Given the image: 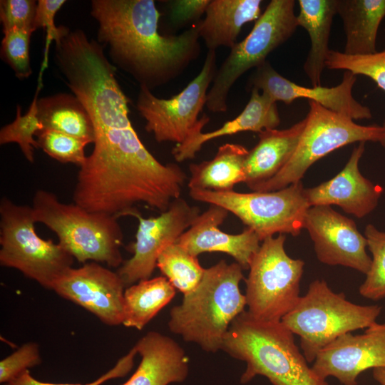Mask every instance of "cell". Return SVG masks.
I'll return each mask as SVG.
<instances>
[{
    "mask_svg": "<svg viewBox=\"0 0 385 385\" xmlns=\"http://www.w3.org/2000/svg\"><path fill=\"white\" fill-rule=\"evenodd\" d=\"M37 1L34 0H1L0 20L3 32L13 28L35 31L34 22Z\"/></svg>",
    "mask_w": 385,
    "mask_h": 385,
    "instance_id": "obj_37",
    "label": "cell"
},
{
    "mask_svg": "<svg viewBox=\"0 0 385 385\" xmlns=\"http://www.w3.org/2000/svg\"><path fill=\"white\" fill-rule=\"evenodd\" d=\"M125 287L116 272L90 262L68 270L52 290L89 311L105 324L118 326L123 321Z\"/></svg>",
    "mask_w": 385,
    "mask_h": 385,
    "instance_id": "obj_15",
    "label": "cell"
},
{
    "mask_svg": "<svg viewBox=\"0 0 385 385\" xmlns=\"http://www.w3.org/2000/svg\"><path fill=\"white\" fill-rule=\"evenodd\" d=\"M381 307L359 305L336 293L324 280L310 283L307 293L281 322L299 336L300 346L308 362L340 336L376 323Z\"/></svg>",
    "mask_w": 385,
    "mask_h": 385,
    "instance_id": "obj_6",
    "label": "cell"
},
{
    "mask_svg": "<svg viewBox=\"0 0 385 385\" xmlns=\"http://www.w3.org/2000/svg\"><path fill=\"white\" fill-rule=\"evenodd\" d=\"M371 262L366 279L359 289L364 298L379 300L385 298V232L369 224L364 230Z\"/></svg>",
    "mask_w": 385,
    "mask_h": 385,
    "instance_id": "obj_31",
    "label": "cell"
},
{
    "mask_svg": "<svg viewBox=\"0 0 385 385\" xmlns=\"http://www.w3.org/2000/svg\"><path fill=\"white\" fill-rule=\"evenodd\" d=\"M35 223L31 207L1 197L0 265L52 290L55 282L73 267L74 257L58 243L39 237Z\"/></svg>",
    "mask_w": 385,
    "mask_h": 385,
    "instance_id": "obj_7",
    "label": "cell"
},
{
    "mask_svg": "<svg viewBox=\"0 0 385 385\" xmlns=\"http://www.w3.org/2000/svg\"><path fill=\"white\" fill-rule=\"evenodd\" d=\"M36 137L38 148L51 158L79 168L84 164L87 157L85 148L90 141L46 128L40 130Z\"/></svg>",
    "mask_w": 385,
    "mask_h": 385,
    "instance_id": "obj_33",
    "label": "cell"
},
{
    "mask_svg": "<svg viewBox=\"0 0 385 385\" xmlns=\"http://www.w3.org/2000/svg\"><path fill=\"white\" fill-rule=\"evenodd\" d=\"M229 212L222 207L210 205L200 213L176 243L197 257L204 252L225 253L243 270H248L261 240L251 229L246 227L239 234H229L219 228Z\"/></svg>",
    "mask_w": 385,
    "mask_h": 385,
    "instance_id": "obj_19",
    "label": "cell"
},
{
    "mask_svg": "<svg viewBox=\"0 0 385 385\" xmlns=\"http://www.w3.org/2000/svg\"><path fill=\"white\" fill-rule=\"evenodd\" d=\"M325 65L329 69L367 76L385 91V50L363 56H351L330 50Z\"/></svg>",
    "mask_w": 385,
    "mask_h": 385,
    "instance_id": "obj_32",
    "label": "cell"
},
{
    "mask_svg": "<svg viewBox=\"0 0 385 385\" xmlns=\"http://www.w3.org/2000/svg\"><path fill=\"white\" fill-rule=\"evenodd\" d=\"M36 222L55 233L61 245L81 263L87 261L120 267L123 233L117 217L89 212L75 203H65L48 190L36 191L32 206Z\"/></svg>",
    "mask_w": 385,
    "mask_h": 385,
    "instance_id": "obj_5",
    "label": "cell"
},
{
    "mask_svg": "<svg viewBox=\"0 0 385 385\" xmlns=\"http://www.w3.org/2000/svg\"><path fill=\"white\" fill-rule=\"evenodd\" d=\"M41 362L38 345L35 342H27L1 361L0 382L6 384Z\"/></svg>",
    "mask_w": 385,
    "mask_h": 385,
    "instance_id": "obj_36",
    "label": "cell"
},
{
    "mask_svg": "<svg viewBox=\"0 0 385 385\" xmlns=\"http://www.w3.org/2000/svg\"><path fill=\"white\" fill-rule=\"evenodd\" d=\"M242 270L237 262L228 264L224 260L205 268L197 287L171 309L170 332L207 352L221 349L232 322L247 306L240 289L245 279Z\"/></svg>",
    "mask_w": 385,
    "mask_h": 385,
    "instance_id": "obj_4",
    "label": "cell"
},
{
    "mask_svg": "<svg viewBox=\"0 0 385 385\" xmlns=\"http://www.w3.org/2000/svg\"><path fill=\"white\" fill-rule=\"evenodd\" d=\"M373 377L380 385H385V367L374 369Z\"/></svg>",
    "mask_w": 385,
    "mask_h": 385,
    "instance_id": "obj_40",
    "label": "cell"
},
{
    "mask_svg": "<svg viewBox=\"0 0 385 385\" xmlns=\"http://www.w3.org/2000/svg\"><path fill=\"white\" fill-rule=\"evenodd\" d=\"M383 126L385 128V120H384V122ZM384 147H385V143H384Z\"/></svg>",
    "mask_w": 385,
    "mask_h": 385,
    "instance_id": "obj_41",
    "label": "cell"
},
{
    "mask_svg": "<svg viewBox=\"0 0 385 385\" xmlns=\"http://www.w3.org/2000/svg\"><path fill=\"white\" fill-rule=\"evenodd\" d=\"M280 124L276 102L256 88H252L251 96L243 111L234 119L225 122L219 128L202 133L195 130L186 140L176 145L172 154L177 162L192 159L205 143L213 139L232 135L244 131L260 133L275 129Z\"/></svg>",
    "mask_w": 385,
    "mask_h": 385,
    "instance_id": "obj_21",
    "label": "cell"
},
{
    "mask_svg": "<svg viewBox=\"0 0 385 385\" xmlns=\"http://www.w3.org/2000/svg\"><path fill=\"white\" fill-rule=\"evenodd\" d=\"M97 41L114 64L150 90L178 77L200 53L196 24L174 36L159 33L153 0H93Z\"/></svg>",
    "mask_w": 385,
    "mask_h": 385,
    "instance_id": "obj_2",
    "label": "cell"
},
{
    "mask_svg": "<svg viewBox=\"0 0 385 385\" xmlns=\"http://www.w3.org/2000/svg\"><path fill=\"white\" fill-rule=\"evenodd\" d=\"M302 180L274 191L240 192L190 190L196 201L223 207L252 230L261 242L275 234L297 236L311 207Z\"/></svg>",
    "mask_w": 385,
    "mask_h": 385,
    "instance_id": "obj_9",
    "label": "cell"
},
{
    "mask_svg": "<svg viewBox=\"0 0 385 385\" xmlns=\"http://www.w3.org/2000/svg\"><path fill=\"white\" fill-rule=\"evenodd\" d=\"M306 124L292 158L273 178L250 188L252 191L267 192L282 189L302 180L309 167L334 150L355 142L385 143V128L361 125L346 116L331 111L308 101Z\"/></svg>",
    "mask_w": 385,
    "mask_h": 385,
    "instance_id": "obj_8",
    "label": "cell"
},
{
    "mask_svg": "<svg viewBox=\"0 0 385 385\" xmlns=\"http://www.w3.org/2000/svg\"><path fill=\"white\" fill-rule=\"evenodd\" d=\"M210 0L170 1V19L175 26H183L195 20L205 13Z\"/></svg>",
    "mask_w": 385,
    "mask_h": 385,
    "instance_id": "obj_39",
    "label": "cell"
},
{
    "mask_svg": "<svg viewBox=\"0 0 385 385\" xmlns=\"http://www.w3.org/2000/svg\"><path fill=\"white\" fill-rule=\"evenodd\" d=\"M34 32L29 29L13 28L4 31L0 56L19 79L29 78L32 73L29 56L31 36Z\"/></svg>",
    "mask_w": 385,
    "mask_h": 385,
    "instance_id": "obj_34",
    "label": "cell"
},
{
    "mask_svg": "<svg viewBox=\"0 0 385 385\" xmlns=\"http://www.w3.org/2000/svg\"><path fill=\"white\" fill-rule=\"evenodd\" d=\"M356 76L345 71L339 84L334 87H304L280 75L266 61L251 74L248 83L268 96L272 101L290 104L299 98L314 101L325 108L352 120L370 119L371 111L353 96Z\"/></svg>",
    "mask_w": 385,
    "mask_h": 385,
    "instance_id": "obj_16",
    "label": "cell"
},
{
    "mask_svg": "<svg viewBox=\"0 0 385 385\" xmlns=\"http://www.w3.org/2000/svg\"><path fill=\"white\" fill-rule=\"evenodd\" d=\"M248 150L242 145H220L214 158L189 165V190L227 192L245 183V161Z\"/></svg>",
    "mask_w": 385,
    "mask_h": 385,
    "instance_id": "obj_26",
    "label": "cell"
},
{
    "mask_svg": "<svg viewBox=\"0 0 385 385\" xmlns=\"http://www.w3.org/2000/svg\"><path fill=\"white\" fill-rule=\"evenodd\" d=\"M175 288L163 276L138 282L123 294V321L127 327L143 329L175 297Z\"/></svg>",
    "mask_w": 385,
    "mask_h": 385,
    "instance_id": "obj_28",
    "label": "cell"
},
{
    "mask_svg": "<svg viewBox=\"0 0 385 385\" xmlns=\"http://www.w3.org/2000/svg\"><path fill=\"white\" fill-rule=\"evenodd\" d=\"M294 0H272L250 34L236 43L217 68L208 91L206 107L214 113L227 111V97L236 81L251 68H256L267 56L286 42L299 26Z\"/></svg>",
    "mask_w": 385,
    "mask_h": 385,
    "instance_id": "obj_10",
    "label": "cell"
},
{
    "mask_svg": "<svg viewBox=\"0 0 385 385\" xmlns=\"http://www.w3.org/2000/svg\"><path fill=\"white\" fill-rule=\"evenodd\" d=\"M337 14L346 35L345 54L376 53L379 26L385 17V0H337Z\"/></svg>",
    "mask_w": 385,
    "mask_h": 385,
    "instance_id": "obj_25",
    "label": "cell"
},
{
    "mask_svg": "<svg viewBox=\"0 0 385 385\" xmlns=\"http://www.w3.org/2000/svg\"><path fill=\"white\" fill-rule=\"evenodd\" d=\"M261 0H210L203 20L196 24L200 38L208 51L220 46L231 48L242 27L257 21L261 13Z\"/></svg>",
    "mask_w": 385,
    "mask_h": 385,
    "instance_id": "obj_23",
    "label": "cell"
},
{
    "mask_svg": "<svg viewBox=\"0 0 385 385\" xmlns=\"http://www.w3.org/2000/svg\"><path fill=\"white\" fill-rule=\"evenodd\" d=\"M66 83L84 105L94 127V147L80 167L73 202L117 218L143 204L160 212L180 197L187 176L145 148L130 120L128 103L103 47L78 46L58 63Z\"/></svg>",
    "mask_w": 385,
    "mask_h": 385,
    "instance_id": "obj_1",
    "label": "cell"
},
{
    "mask_svg": "<svg viewBox=\"0 0 385 385\" xmlns=\"http://www.w3.org/2000/svg\"><path fill=\"white\" fill-rule=\"evenodd\" d=\"M304 229L309 232L321 262L367 274L371 262L366 252L367 241L353 220L331 206H311L305 216Z\"/></svg>",
    "mask_w": 385,
    "mask_h": 385,
    "instance_id": "obj_14",
    "label": "cell"
},
{
    "mask_svg": "<svg viewBox=\"0 0 385 385\" xmlns=\"http://www.w3.org/2000/svg\"><path fill=\"white\" fill-rule=\"evenodd\" d=\"M134 346L141 360L134 374L122 385H168L187 378L188 356L172 338L152 331Z\"/></svg>",
    "mask_w": 385,
    "mask_h": 385,
    "instance_id": "obj_20",
    "label": "cell"
},
{
    "mask_svg": "<svg viewBox=\"0 0 385 385\" xmlns=\"http://www.w3.org/2000/svg\"><path fill=\"white\" fill-rule=\"evenodd\" d=\"M137 350L133 346L129 352L121 357L115 365L96 380L85 384H53L40 381L35 379L30 374L29 369L25 370L16 378L4 385H101L106 381L125 376L133 366L134 357Z\"/></svg>",
    "mask_w": 385,
    "mask_h": 385,
    "instance_id": "obj_38",
    "label": "cell"
},
{
    "mask_svg": "<svg viewBox=\"0 0 385 385\" xmlns=\"http://www.w3.org/2000/svg\"><path fill=\"white\" fill-rule=\"evenodd\" d=\"M306 118L286 129H267L258 133L257 143L245 161V184L250 188L275 176L294 154Z\"/></svg>",
    "mask_w": 385,
    "mask_h": 385,
    "instance_id": "obj_22",
    "label": "cell"
},
{
    "mask_svg": "<svg viewBox=\"0 0 385 385\" xmlns=\"http://www.w3.org/2000/svg\"><path fill=\"white\" fill-rule=\"evenodd\" d=\"M217 70L215 51H207L200 73L170 98L156 97L145 87H140L136 107L145 120V130L158 143H183L195 130L202 129L210 118L199 115L207 103L209 86Z\"/></svg>",
    "mask_w": 385,
    "mask_h": 385,
    "instance_id": "obj_12",
    "label": "cell"
},
{
    "mask_svg": "<svg viewBox=\"0 0 385 385\" xmlns=\"http://www.w3.org/2000/svg\"><path fill=\"white\" fill-rule=\"evenodd\" d=\"M286 237H269L262 241L249 266L245 279L247 312L254 318L281 322L299 297L304 262L286 252Z\"/></svg>",
    "mask_w": 385,
    "mask_h": 385,
    "instance_id": "obj_11",
    "label": "cell"
},
{
    "mask_svg": "<svg viewBox=\"0 0 385 385\" xmlns=\"http://www.w3.org/2000/svg\"><path fill=\"white\" fill-rule=\"evenodd\" d=\"M41 83L38 80L36 93L27 113L21 115V107L17 106L14 120L0 130V144L17 143L24 158L31 163L34 162V148H38L34 136L43 129L38 116L37 106Z\"/></svg>",
    "mask_w": 385,
    "mask_h": 385,
    "instance_id": "obj_30",
    "label": "cell"
},
{
    "mask_svg": "<svg viewBox=\"0 0 385 385\" xmlns=\"http://www.w3.org/2000/svg\"><path fill=\"white\" fill-rule=\"evenodd\" d=\"M379 367H385V323L340 336L318 353L312 369L324 379L333 376L344 385H356L361 373Z\"/></svg>",
    "mask_w": 385,
    "mask_h": 385,
    "instance_id": "obj_17",
    "label": "cell"
},
{
    "mask_svg": "<svg viewBox=\"0 0 385 385\" xmlns=\"http://www.w3.org/2000/svg\"><path fill=\"white\" fill-rule=\"evenodd\" d=\"M364 150L365 142L359 143L337 175L316 187L305 188L310 206L338 205L346 213L358 218L375 210L383 188L363 176L359 170V163Z\"/></svg>",
    "mask_w": 385,
    "mask_h": 385,
    "instance_id": "obj_18",
    "label": "cell"
},
{
    "mask_svg": "<svg viewBox=\"0 0 385 385\" xmlns=\"http://www.w3.org/2000/svg\"><path fill=\"white\" fill-rule=\"evenodd\" d=\"M66 3L65 0H38L34 22V29L43 28L46 33V46L44 49V58L41 66L39 79H41L43 71L47 66L48 53L53 41L55 43L60 41L68 31L69 29L65 26H57L55 24V16L57 11Z\"/></svg>",
    "mask_w": 385,
    "mask_h": 385,
    "instance_id": "obj_35",
    "label": "cell"
},
{
    "mask_svg": "<svg viewBox=\"0 0 385 385\" xmlns=\"http://www.w3.org/2000/svg\"><path fill=\"white\" fill-rule=\"evenodd\" d=\"M294 335L281 322L259 320L245 310L232 322L221 349L246 363L242 384L260 375L272 385H329L308 366Z\"/></svg>",
    "mask_w": 385,
    "mask_h": 385,
    "instance_id": "obj_3",
    "label": "cell"
},
{
    "mask_svg": "<svg viewBox=\"0 0 385 385\" xmlns=\"http://www.w3.org/2000/svg\"><path fill=\"white\" fill-rule=\"evenodd\" d=\"M37 106L43 128L93 143L95 133L91 115L74 94L60 93L38 98Z\"/></svg>",
    "mask_w": 385,
    "mask_h": 385,
    "instance_id": "obj_27",
    "label": "cell"
},
{
    "mask_svg": "<svg viewBox=\"0 0 385 385\" xmlns=\"http://www.w3.org/2000/svg\"><path fill=\"white\" fill-rule=\"evenodd\" d=\"M156 267L175 289L183 294L197 287L205 271L197 257L176 242L163 249L158 257Z\"/></svg>",
    "mask_w": 385,
    "mask_h": 385,
    "instance_id": "obj_29",
    "label": "cell"
},
{
    "mask_svg": "<svg viewBox=\"0 0 385 385\" xmlns=\"http://www.w3.org/2000/svg\"><path fill=\"white\" fill-rule=\"evenodd\" d=\"M297 20L308 33L311 46L303 69L313 87L321 86V77L331 49L329 40L337 0H299Z\"/></svg>",
    "mask_w": 385,
    "mask_h": 385,
    "instance_id": "obj_24",
    "label": "cell"
},
{
    "mask_svg": "<svg viewBox=\"0 0 385 385\" xmlns=\"http://www.w3.org/2000/svg\"><path fill=\"white\" fill-rule=\"evenodd\" d=\"M200 214L198 207L182 197L174 200L156 217H143L138 209L132 212L129 216L138 222L135 240L127 247L133 255L116 272L125 286L150 278L160 252L175 243Z\"/></svg>",
    "mask_w": 385,
    "mask_h": 385,
    "instance_id": "obj_13",
    "label": "cell"
}]
</instances>
